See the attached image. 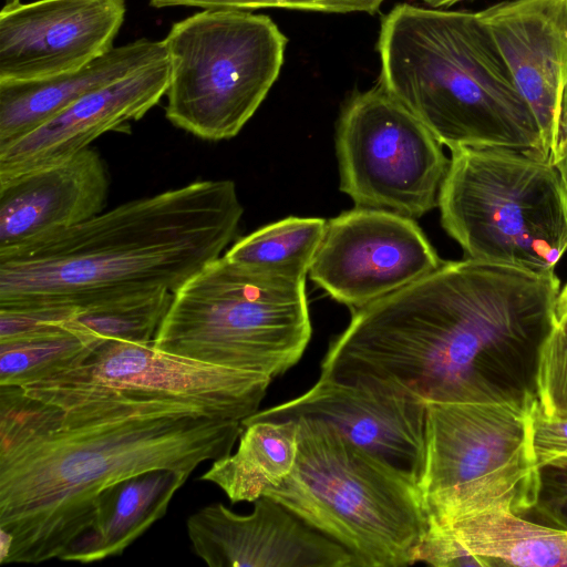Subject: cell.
Wrapping results in <instances>:
<instances>
[{
    "instance_id": "277c9868",
    "label": "cell",
    "mask_w": 567,
    "mask_h": 567,
    "mask_svg": "<svg viewBox=\"0 0 567 567\" xmlns=\"http://www.w3.org/2000/svg\"><path fill=\"white\" fill-rule=\"evenodd\" d=\"M380 84L450 148L550 161L540 130L478 13L401 3L381 21Z\"/></svg>"
},
{
    "instance_id": "44dd1931",
    "label": "cell",
    "mask_w": 567,
    "mask_h": 567,
    "mask_svg": "<svg viewBox=\"0 0 567 567\" xmlns=\"http://www.w3.org/2000/svg\"><path fill=\"white\" fill-rule=\"evenodd\" d=\"M433 520L445 528L466 551L481 558L485 567L567 566V529L539 524L501 509L443 523Z\"/></svg>"
},
{
    "instance_id": "484cf974",
    "label": "cell",
    "mask_w": 567,
    "mask_h": 567,
    "mask_svg": "<svg viewBox=\"0 0 567 567\" xmlns=\"http://www.w3.org/2000/svg\"><path fill=\"white\" fill-rule=\"evenodd\" d=\"M538 405L551 416L567 419V310H556L555 323L538 358Z\"/></svg>"
},
{
    "instance_id": "9c48e42d",
    "label": "cell",
    "mask_w": 567,
    "mask_h": 567,
    "mask_svg": "<svg viewBox=\"0 0 567 567\" xmlns=\"http://www.w3.org/2000/svg\"><path fill=\"white\" fill-rule=\"evenodd\" d=\"M536 403L426 402L421 491L431 518L530 511L540 480L533 446Z\"/></svg>"
},
{
    "instance_id": "2e32d148",
    "label": "cell",
    "mask_w": 567,
    "mask_h": 567,
    "mask_svg": "<svg viewBox=\"0 0 567 567\" xmlns=\"http://www.w3.org/2000/svg\"><path fill=\"white\" fill-rule=\"evenodd\" d=\"M168 56L91 91L49 121L0 147V184L62 163L101 135L142 118L169 84Z\"/></svg>"
},
{
    "instance_id": "e0dca14e",
    "label": "cell",
    "mask_w": 567,
    "mask_h": 567,
    "mask_svg": "<svg viewBox=\"0 0 567 567\" xmlns=\"http://www.w3.org/2000/svg\"><path fill=\"white\" fill-rule=\"evenodd\" d=\"M550 152L567 84V0H509L477 12Z\"/></svg>"
},
{
    "instance_id": "7a4b0ae2",
    "label": "cell",
    "mask_w": 567,
    "mask_h": 567,
    "mask_svg": "<svg viewBox=\"0 0 567 567\" xmlns=\"http://www.w3.org/2000/svg\"><path fill=\"white\" fill-rule=\"evenodd\" d=\"M244 427L177 403L59 408L0 385V563L59 559L105 488L156 468L192 474L231 453Z\"/></svg>"
},
{
    "instance_id": "6da1fadb",
    "label": "cell",
    "mask_w": 567,
    "mask_h": 567,
    "mask_svg": "<svg viewBox=\"0 0 567 567\" xmlns=\"http://www.w3.org/2000/svg\"><path fill=\"white\" fill-rule=\"evenodd\" d=\"M560 289L556 272L443 261L353 310L326 352L322 374L425 402L530 406Z\"/></svg>"
},
{
    "instance_id": "d6986e66",
    "label": "cell",
    "mask_w": 567,
    "mask_h": 567,
    "mask_svg": "<svg viewBox=\"0 0 567 567\" xmlns=\"http://www.w3.org/2000/svg\"><path fill=\"white\" fill-rule=\"evenodd\" d=\"M167 55L164 41L114 47L85 66L30 82H0V147L39 127L86 93Z\"/></svg>"
},
{
    "instance_id": "4fadbf2b",
    "label": "cell",
    "mask_w": 567,
    "mask_h": 567,
    "mask_svg": "<svg viewBox=\"0 0 567 567\" xmlns=\"http://www.w3.org/2000/svg\"><path fill=\"white\" fill-rule=\"evenodd\" d=\"M299 417L332 426L421 488L426 465L425 401L396 391L320 377L303 394L259 410L244 423Z\"/></svg>"
},
{
    "instance_id": "5b68a950",
    "label": "cell",
    "mask_w": 567,
    "mask_h": 567,
    "mask_svg": "<svg viewBox=\"0 0 567 567\" xmlns=\"http://www.w3.org/2000/svg\"><path fill=\"white\" fill-rule=\"evenodd\" d=\"M296 420L293 470L262 496L341 545L359 567L415 564L429 526L421 488L332 426Z\"/></svg>"
},
{
    "instance_id": "cb8c5ba5",
    "label": "cell",
    "mask_w": 567,
    "mask_h": 567,
    "mask_svg": "<svg viewBox=\"0 0 567 567\" xmlns=\"http://www.w3.org/2000/svg\"><path fill=\"white\" fill-rule=\"evenodd\" d=\"M326 226L320 217L290 216L240 238L225 256L259 270L306 278Z\"/></svg>"
},
{
    "instance_id": "7402d4cb",
    "label": "cell",
    "mask_w": 567,
    "mask_h": 567,
    "mask_svg": "<svg viewBox=\"0 0 567 567\" xmlns=\"http://www.w3.org/2000/svg\"><path fill=\"white\" fill-rule=\"evenodd\" d=\"M235 453L216 460L199 480L218 486L231 503L255 502L293 470L298 453L297 420L244 423Z\"/></svg>"
},
{
    "instance_id": "7c38bea8",
    "label": "cell",
    "mask_w": 567,
    "mask_h": 567,
    "mask_svg": "<svg viewBox=\"0 0 567 567\" xmlns=\"http://www.w3.org/2000/svg\"><path fill=\"white\" fill-rule=\"evenodd\" d=\"M442 262L414 219L354 207L327 220L308 275L353 311L415 282Z\"/></svg>"
},
{
    "instance_id": "ba28073f",
    "label": "cell",
    "mask_w": 567,
    "mask_h": 567,
    "mask_svg": "<svg viewBox=\"0 0 567 567\" xmlns=\"http://www.w3.org/2000/svg\"><path fill=\"white\" fill-rule=\"evenodd\" d=\"M166 118L207 141L236 136L277 80L287 38L265 14L205 9L173 23Z\"/></svg>"
},
{
    "instance_id": "52a82bcc",
    "label": "cell",
    "mask_w": 567,
    "mask_h": 567,
    "mask_svg": "<svg viewBox=\"0 0 567 567\" xmlns=\"http://www.w3.org/2000/svg\"><path fill=\"white\" fill-rule=\"evenodd\" d=\"M437 207L464 258L551 274L567 254V185L551 161L452 150Z\"/></svg>"
},
{
    "instance_id": "e575fe53",
    "label": "cell",
    "mask_w": 567,
    "mask_h": 567,
    "mask_svg": "<svg viewBox=\"0 0 567 567\" xmlns=\"http://www.w3.org/2000/svg\"><path fill=\"white\" fill-rule=\"evenodd\" d=\"M565 184L567 185V166L560 172Z\"/></svg>"
},
{
    "instance_id": "83f0119b",
    "label": "cell",
    "mask_w": 567,
    "mask_h": 567,
    "mask_svg": "<svg viewBox=\"0 0 567 567\" xmlns=\"http://www.w3.org/2000/svg\"><path fill=\"white\" fill-rule=\"evenodd\" d=\"M527 514H533V522L567 529V466L540 468L537 499Z\"/></svg>"
},
{
    "instance_id": "5bb4252c",
    "label": "cell",
    "mask_w": 567,
    "mask_h": 567,
    "mask_svg": "<svg viewBox=\"0 0 567 567\" xmlns=\"http://www.w3.org/2000/svg\"><path fill=\"white\" fill-rule=\"evenodd\" d=\"M125 0H34L0 13V82L76 71L111 51Z\"/></svg>"
},
{
    "instance_id": "f1b7e54d",
    "label": "cell",
    "mask_w": 567,
    "mask_h": 567,
    "mask_svg": "<svg viewBox=\"0 0 567 567\" xmlns=\"http://www.w3.org/2000/svg\"><path fill=\"white\" fill-rule=\"evenodd\" d=\"M435 567H485L484 561L466 551L441 525L429 517L427 529L416 550V563Z\"/></svg>"
},
{
    "instance_id": "603a6c76",
    "label": "cell",
    "mask_w": 567,
    "mask_h": 567,
    "mask_svg": "<svg viewBox=\"0 0 567 567\" xmlns=\"http://www.w3.org/2000/svg\"><path fill=\"white\" fill-rule=\"evenodd\" d=\"M103 341L70 323L0 340V385L45 379L81 362Z\"/></svg>"
},
{
    "instance_id": "836d02e7",
    "label": "cell",
    "mask_w": 567,
    "mask_h": 567,
    "mask_svg": "<svg viewBox=\"0 0 567 567\" xmlns=\"http://www.w3.org/2000/svg\"><path fill=\"white\" fill-rule=\"evenodd\" d=\"M21 2V0H4V6H11Z\"/></svg>"
},
{
    "instance_id": "4316f807",
    "label": "cell",
    "mask_w": 567,
    "mask_h": 567,
    "mask_svg": "<svg viewBox=\"0 0 567 567\" xmlns=\"http://www.w3.org/2000/svg\"><path fill=\"white\" fill-rule=\"evenodd\" d=\"M383 0H150L153 8L197 7L205 9L254 10L282 8L328 13H375Z\"/></svg>"
},
{
    "instance_id": "d4e9b609",
    "label": "cell",
    "mask_w": 567,
    "mask_h": 567,
    "mask_svg": "<svg viewBox=\"0 0 567 567\" xmlns=\"http://www.w3.org/2000/svg\"><path fill=\"white\" fill-rule=\"evenodd\" d=\"M172 299L167 290L112 298L79 309L68 323L103 340L152 343Z\"/></svg>"
},
{
    "instance_id": "4dcf8cb0",
    "label": "cell",
    "mask_w": 567,
    "mask_h": 567,
    "mask_svg": "<svg viewBox=\"0 0 567 567\" xmlns=\"http://www.w3.org/2000/svg\"><path fill=\"white\" fill-rule=\"evenodd\" d=\"M550 161L560 172L567 166V84L561 92L550 145Z\"/></svg>"
},
{
    "instance_id": "3957f363",
    "label": "cell",
    "mask_w": 567,
    "mask_h": 567,
    "mask_svg": "<svg viewBox=\"0 0 567 567\" xmlns=\"http://www.w3.org/2000/svg\"><path fill=\"white\" fill-rule=\"evenodd\" d=\"M243 214L233 181H197L0 250V308L174 293L221 256Z\"/></svg>"
},
{
    "instance_id": "f546056e",
    "label": "cell",
    "mask_w": 567,
    "mask_h": 567,
    "mask_svg": "<svg viewBox=\"0 0 567 567\" xmlns=\"http://www.w3.org/2000/svg\"><path fill=\"white\" fill-rule=\"evenodd\" d=\"M533 446L539 468L567 466V419L544 413L538 400L533 412Z\"/></svg>"
},
{
    "instance_id": "d6a6232c",
    "label": "cell",
    "mask_w": 567,
    "mask_h": 567,
    "mask_svg": "<svg viewBox=\"0 0 567 567\" xmlns=\"http://www.w3.org/2000/svg\"><path fill=\"white\" fill-rule=\"evenodd\" d=\"M557 308L567 310V284L560 289Z\"/></svg>"
},
{
    "instance_id": "8fae6325",
    "label": "cell",
    "mask_w": 567,
    "mask_h": 567,
    "mask_svg": "<svg viewBox=\"0 0 567 567\" xmlns=\"http://www.w3.org/2000/svg\"><path fill=\"white\" fill-rule=\"evenodd\" d=\"M334 143L340 190L355 207L412 219L437 207L450 158L429 128L380 83L343 105Z\"/></svg>"
},
{
    "instance_id": "ffe728a7",
    "label": "cell",
    "mask_w": 567,
    "mask_h": 567,
    "mask_svg": "<svg viewBox=\"0 0 567 567\" xmlns=\"http://www.w3.org/2000/svg\"><path fill=\"white\" fill-rule=\"evenodd\" d=\"M189 475L184 471L156 468L105 488L94 502L86 527L59 559L91 564L121 556L166 514L175 493Z\"/></svg>"
},
{
    "instance_id": "ac0fdd59",
    "label": "cell",
    "mask_w": 567,
    "mask_h": 567,
    "mask_svg": "<svg viewBox=\"0 0 567 567\" xmlns=\"http://www.w3.org/2000/svg\"><path fill=\"white\" fill-rule=\"evenodd\" d=\"M109 173L100 154L75 156L0 184V250L43 239L103 212Z\"/></svg>"
},
{
    "instance_id": "8992f818",
    "label": "cell",
    "mask_w": 567,
    "mask_h": 567,
    "mask_svg": "<svg viewBox=\"0 0 567 567\" xmlns=\"http://www.w3.org/2000/svg\"><path fill=\"white\" fill-rule=\"evenodd\" d=\"M311 333L306 278L259 270L224 255L173 293L152 344L275 379L298 363Z\"/></svg>"
},
{
    "instance_id": "30bf717a",
    "label": "cell",
    "mask_w": 567,
    "mask_h": 567,
    "mask_svg": "<svg viewBox=\"0 0 567 567\" xmlns=\"http://www.w3.org/2000/svg\"><path fill=\"white\" fill-rule=\"evenodd\" d=\"M271 381L168 353L152 343L104 340L75 365L21 388L59 408L100 400L159 401L244 423L259 411Z\"/></svg>"
},
{
    "instance_id": "9a60e30c",
    "label": "cell",
    "mask_w": 567,
    "mask_h": 567,
    "mask_svg": "<svg viewBox=\"0 0 567 567\" xmlns=\"http://www.w3.org/2000/svg\"><path fill=\"white\" fill-rule=\"evenodd\" d=\"M186 528L193 551L210 567H359L341 545L268 496L247 515L207 505Z\"/></svg>"
},
{
    "instance_id": "1f68e13d",
    "label": "cell",
    "mask_w": 567,
    "mask_h": 567,
    "mask_svg": "<svg viewBox=\"0 0 567 567\" xmlns=\"http://www.w3.org/2000/svg\"><path fill=\"white\" fill-rule=\"evenodd\" d=\"M432 8L451 7L464 0H422Z\"/></svg>"
}]
</instances>
